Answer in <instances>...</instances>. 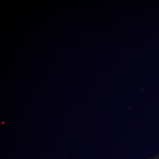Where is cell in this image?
Listing matches in <instances>:
<instances>
[{
    "mask_svg": "<svg viewBox=\"0 0 159 159\" xmlns=\"http://www.w3.org/2000/svg\"><path fill=\"white\" fill-rule=\"evenodd\" d=\"M149 159H159V154H158L157 155L155 156L152 157V158Z\"/></svg>",
    "mask_w": 159,
    "mask_h": 159,
    "instance_id": "6da1fadb",
    "label": "cell"
}]
</instances>
